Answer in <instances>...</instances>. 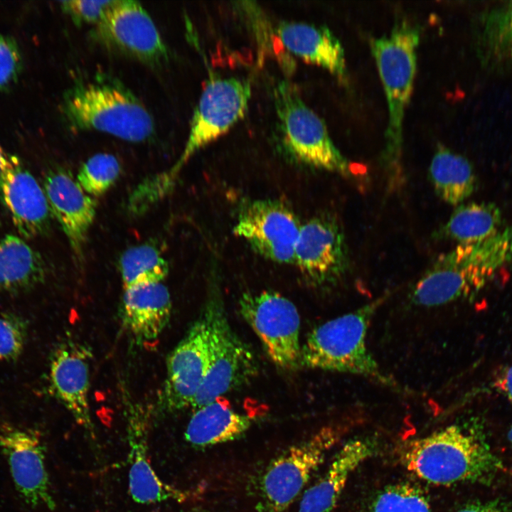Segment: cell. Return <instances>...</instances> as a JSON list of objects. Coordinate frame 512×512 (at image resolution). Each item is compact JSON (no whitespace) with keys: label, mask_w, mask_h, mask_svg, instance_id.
I'll return each mask as SVG.
<instances>
[{"label":"cell","mask_w":512,"mask_h":512,"mask_svg":"<svg viewBox=\"0 0 512 512\" xmlns=\"http://www.w3.org/2000/svg\"><path fill=\"white\" fill-rule=\"evenodd\" d=\"M239 311L276 366L288 370L301 367L300 317L290 300L273 291L245 293Z\"/></svg>","instance_id":"9c48e42d"},{"label":"cell","mask_w":512,"mask_h":512,"mask_svg":"<svg viewBox=\"0 0 512 512\" xmlns=\"http://www.w3.org/2000/svg\"><path fill=\"white\" fill-rule=\"evenodd\" d=\"M39 254L20 238L0 239V292H18L40 283L45 277Z\"/></svg>","instance_id":"cb8c5ba5"},{"label":"cell","mask_w":512,"mask_h":512,"mask_svg":"<svg viewBox=\"0 0 512 512\" xmlns=\"http://www.w3.org/2000/svg\"><path fill=\"white\" fill-rule=\"evenodd\" d=\"M176 178L169 171L146 178L131 193L128 212L132 215H140L147 211L171 192Z\"/></svg>","instance_id":"4dcf8cb0"},{"label":"cell","mask_w":512,"mask_h":512,"mask_svg":"<svg viewBox=\"0 0 512 512\" xmlns=\"http://www.w3.org/2000/svg\"><path fill=\"white\" fill-rule=\"evenodd\" d=\"M275 32L284 47L304 60L327 70L341 80L346 79L344 50L325 25L282 21Z\"/></svg>","instance_id":"d6986e66"},{"label":"cell","mask_w":512,"mask_h":512,"mask_svg":"<svg viewBox=\"0 0 512 512\" xmlns=\"http://www.w3.org/2000/svg\"><path fill=\"white\" fill-rule=\"evenodd\" d=\"M43 189L52 214L63 228L75 255L80 260L87 232L96 214L95 200L63 169L48 172Z\"/></svg>","instance_id":"ac0fdd59"},{"label":"cell","mask_w":512,"mask_h":512,"mask_svg":"<svg viewBox=\"0 0 512 512\" xmlns=\"http://www.w3.org/2000/svg\"><path fill=\"white\" fill-rule=\"evenodd\" d=\"M0 196L24 238L36 237L49 228L52 213L44 189L16 156H8L0 172Z\"/></svg>","instance_id":"2e32d148"},{"label":"cell","mask_w":512,"mask_h":512,"mask_svg":"<svg viewBox=\"0 0 512 512\" xmlns=\"http://www.w3.org/2000/svg\"><path fill=\"white\" fill-rule=\"evenodd\" d=\"M370 512H430L424 494L409 484L389 486L372 503Z\"/></svg>","instance_id":"f546056e"},{"label":"cell","mask_w":512,"mask_h":512,"mask_svg":"<svg viewBox=\"0 0 512 512\" xmlns=\"http://www.w3.org/2000/svg\"><path fill=\"white\" fill-rule=\"evenodd\" d=\"M273 96L276 131L284 149L306 165L348 174L350 165L334 144L325 122L304 102L296 86L279 80Z\"/></svg>","instance_id":"8992f818"},{"label":"cell","mask_w":512,"mask_h":512,"mask_svg":"<svg viewBox=\"0 0 512 512\" xmlns=\"http://www.w3.org/2000/svg\"><path fill=\"white\" fill-rule=\"evenodd\" d=\"M90 352L78 343L65 342L52 353L48 367L51 394L89 432L93 425L89 404Z\"/></svg>","instance_id":"e0dca14e"},{"label":"cell","mask_w":512,"mask_h":512,"mask_svg":"<svg viewBox=\"0 0 512 512\" xmlns=\"http://www.w3.org/2000/svg\"><path fill=\"white\" fill-rule=\"evenodd\" d=\"M401 460L411 473L438 485L489 484L505 470L483 433L464 424L451 425L407 442Z\"/></svg>","instance_id":"6da1fadb"},{"label":"cell","mask_w":512,"mask_h":512,"mask_svg":"<svg viewBox=\"0 0 512 512\" xmlns=\"http://www.w3.org/2000/svg\"><path fill=\"white\" fill-rule=\"evenodd\" d=\"M250 97L249 80L235 77L210 79L195 108L184 149L170 173L176 177L198 150L222 136L242 118Z\"/></svg>","instance_id":"30bf717a"},{"label":"cell","mask_w":512,"mask_h":512,"mask_svg":"<svg viewBox=\"0 0 512 512\" xmlns=\"http://www.w3.org/2000/svg\"><path fill=\"white\" fill-rule=\"evenodd\" d=\"M8 156L9 155L5 153V151H4L3 148L1 147V146L0 144V172L2 169L4 164H5L6 161L8 158Z\"/></svg>","instance_id":"74e56055"},{"label":"cell","mask_w":512,"mask_h":512,"mask_svg":"<svg viewBox=\"0 0 512 512\" xmlns=\"http://www.w3.org/2000/svg\"><path fill=\"white\" fill-rule=\"evenodd\" d=\"M300 227L297 216L284 203L260 199L242 206L233 233L265 258L277 263L294 264Z\"/></svg>","instance_id":"8fae6325"},{"label":"cell","mask_w":512,"mask_h":512,"mask_svg":"<svg viewBox=\"0 0 512 512\" xmlns=\"http://www.w3.org/2000/svg\"><path fill=\"white\" fill-rule=\"evenodd\" d=\"M366 439L348 441L338 451L321 479L303 494L299 512H330L337 503L351 474L374 452Z\"/></svg>","instance_id":"44dd1931"},{"label":"cell","mask_w":512,"mask_h":512,"mask_svg":"<svg viewBox=\"0 0 512 512\" xmlns=\"http://www.w3.org/2000/svg\"><path fill=\"white\" fill-rule=\"evenodd\" d=\"M62 110L75 131L105 132L130 142L149 140L155 132L153 117L142 102L107 76L75 83L64 96Z\"/></svg>","instance_id":"7a4b0ae2"},{"label":"cell","mask_w":512,"mask_h":512,"mask_svg":"<svg viewBox=\"0 0 512 512\" xmlns=\"http://www.w3.org/2000/svg\"><path fill=\"white\" fill-rule=\"evenodd\" d=\"M146 434L144 422L131 418L128 425V462L129 490L132 499L142 504L185 500L186 494L164 482L152 468Z\"/></svg>","instance_id":"7402d4cb"},{"label":"cell","mask_w":512,"mask_h":512,"mask_svg":"<svg viewBox=\"0 0 512 512\" xmlns=\"http://www.w3.org/2000/svg\"><path fill=\"white\" fill-rule=\"evenodd\" d=\"M250 417L215 400L195 410L185 431L186 439L193 446L207 447L233 441L252 425Z\"/></svg>","instance_id":"603a6c76"},{"label":"cell","mask_w":512,"mask_h":512,"mask_svg":"<svg viewBox=\"0 0 512 512\" xmlns=\"http://www.w3.org/2000/svg\"><path fill=\"white\" fill-rule=\"evenodd\" d=\"M119 270L125 288L143 283L162 282L169 265L159 249L145 243L124 251L119 259Z\"/></svg>","instance_id":"83f0119b"},{"label":"cell","mask_w":512,"mask_h":512,"mask_svg":"<svg viewBox=\"0 0 512 512\" xmlns=\"http://www.w3.org/2000/svg\"><path fill=\"white\" fill-rule=\"evenodd\" d=\"M112 1L71 0L62 2L63 10L68 14L75 23L81 25L95 23L103 17Z\"/></svg>","instance_id":"d6a6232c"},{"label":"cell","mask_w":512,"mask_h":512,"mask_svg":"<svg viewBox=\"0 0 512 512\" xmlns=\"http://www.w3.org/2000/svg\"><path fill=\"white\" fill-rule=\"evenodd\" d=\"M110 47L150 65L168 58V50L151 16L137 1L114 0L97 24Z\"/></svg>","instance_id":"4fadbf2b"},{"label":"cell","mask_w":512,"mask_h":512,"mask_svg":"<svg viewBox=\"0 0 512 512\" xmlns=\"http://www.w3.org/2000/svg\"><path fill=\"white\" fill-rule=\"evenodd\" d=\"M122 312L124 325L141 343L155 341L168 324L171 300L162 282H149L125 288Z\"/></svg>","instance_id":"ffe728a7"},{"label":"cell","mask_w":512,"mask_h":512,"mask_svg":"<svg viewBox=\"0 0 512 512\" xmlns=\"http://www.w3.org/2000/svg\"><path fill=\"white\" fill-rule=\"evenodd\" d=\"M501 218V210L493 203L460 204L434 233V237L454 240L459 244L481 242L499 232Z\"/></svg>","instance_id":"d4e9b609"},{"label":"cell","mask_w":512,"mask_h":512,"mask_svg":"<svg viewBox=\"0 0 512 512\" xmlns=\"http://www.w3.org/2000/svg\"><path fill=\"white\" fill-rule=\"evenodd\" d=\"M120 172L121 165L114 156L100 153L82 164L76 180L87 194L99 196L114 183Z\"/></svg>","instance_id":"f1b7e54d"},{"label":"cell","mask_w":512,"mask_h":512,"mask_svg":"<svg viewBox=\"0 0 512 512\" xmlns=\"http://www.w3.org/2000/svg\"><path fill=\"white\" fill-rule=\"evenodd\" d=\"M346 431L341 425L324 427L288 448L270 464L262 481L267 512H288L328 452Z\"/></svg>","instance_id":"ba28073f"},{"label":"cell","mask_w":512,"mask_h":512,"mask_svg":"<svg viewBox=\"0 0 512 512\" xmlns=\"http://www.w3.org/2000/svg\"><path fill=\"white\" fill-rule=\"evenodd\" d=\"M505 240L509 261L512 260V225L501 231Z\"/></svg>","instance_id":"8d00e7d4"},{"label":"cell","mask_w":512,"mask_h":512,"mask_svg":"<svg viewBox=\"0 0 512 512\" xmlns=\"http://www.w3.org/2000/svg\"><path fill=\"white\" fill-rule=\"evenodd\" d=\"M478 36L483 62L491 67L512 66V1L485 11Z\"/></svg>","instance_id":"4316f807"},{"label":"cell","mask_w":512,"mask_h":512,"mask_svg":"<svg viewBox=\"0 0 512 512\" xmlns=\"http://www.w3.org/2000/svg\"><path fill=\"white\" fill-rule=\"evenodd\" d=\"M420 38L419 28L402 20L397 22L388 34L371 41L372 53L387 97L388 122L383 160L391 169L398 166L400 159L404 114L412 92Z\"/></svg>","instance_id":"277c9868"},{"label":"cell","mask_w":512,"mask_h":512,"mask_svg":"<svg viewBox=\"0 0 512 512\" xmlns=\"http://www.w3.org/2000/svg\"><path fill=\"white\" fill-rule=\"evenodd\" d=\"M508 439L509 442L512 444V425L508 432Z\"/></svg>","instance_id":"f35d334b"},{"label":"cell","mask_w":512,"mask_h":512,"mask_svg":"<svg viewBox=\"0 0 512 512\" xmlns=\"http://www.w3.org/2000/svg\"><path fill=\"white\" fill-rule=\"evenodd\" d=\"M21 67V56L16 43L0 34V88L10 85Z\"/></svg>","instance_id":"836d02e7"},{"label":"cell","mask_w":512,"mask_h":512,"mask_svg":"<svg viewBox=\"0 0 512 512\" xmlns=\"http://www.w3.org/2000/svg\"><path fill=\"white\" fill-rule=\"evenodd\" d=\"M208 333V368L191 405L196 410L242 386L257 370L254 354L230 326L222 297L211 285L203 309Z\"/></svg>","instance_id":"5b68a950"},{"label":"cell","mask_w":512,"mask_h":512,"mask_svg":"<svg viewBox=\"0 0 512 512\" xmlns=\"http://www.w3.org/2000/svg\"><path fill=\"white\" fill-rule=\"evenodd\" d=\"M0 449L6 457L15 487L23 500L32 508L53 510L55 503L40 437L33 431L4 427L0 429Z\"/></svg>","instance_id":"5bb4252c"},{"label":"cell","mask_w":512,"mask_h":512,"mask_svg":"<svg viewBox=\"0 0 512 512\" xmlns=\"http://www.w3.org/2000/svg\"><path fill=\"white\" fill-rule=\"evenodd\" d=\"M384 297L314 328L302 345L300 366L362 376L396 388L380 367L367 343L368 327Z\"/></svg>","instance_id":"3957f363"},{"label":"cell","mask_w":512,"mask_h":512,"mask_svg":"<svg viewBox=\"0 0 512 512\" xmlns=\"http://www.w3.org/2000/svg\"><path fill=\"white\" fill-rule=\"evenodd\" d=\"M429 176L436 193L450 205H459L476 187V176L468 159L439 147L429 167Z\"/></svg>","instance_id":"484cf974"},{"label":"cell","mask_w":512,"mask_h":512,"mask_svg":"<svg viewBox=\"0 0 512 512\" xmlns=\"http://www.w3.org/2000/svg\"><path fill=\"white\" fill-rule=\"evenodd\" d=\"M493 386L512 402V364L503 367L496 373Z\"/></svg>","instance_id":"e575fe53"},{"label":"cell","mask_w":512,"mask_h":512,"mask_svg":"<svg viewBox=\"0 0 512 512\" xmlns=\"http://www.w3.org/2000/svg\"><path fill=\"white\" fill-rule=\"evenodd\" d=\"M208 368V333L203 314L167 360L163 402L174 411L191 406Z\"/></svg>","instance_id":"9a60e30c"},{"label":"cell","mask_w":512,"mask_h":512,"mask_svg":"<svg viewBox=\"0 0 512 512\" xmlns=\"http://www.w3.org/2000/svg\"><path fill=\"white\" fill-rule=\"evenodd\" d=\"M26 321L13 313H0V361L11 362L23 353L28 334Z\"/></svg>","instance_id":"1f68e13d"},{"label":"cell","mask_w":512,"mask_h":512,"mask_svg":"<svg viewBox=\"0 0 512 512\" xmlns=\"http://www.w3.org/2000/svg\"><path fill=\"white\" fill-rule=\"evenodd\" d=\"M295 264L316 286L334 284L349 269V253L341 224L330 215L314 217L300 227Z\"/></svg>","instance_id":"7c38bea8"},{"label":"cell","mask_w":512,"mask_h":512,"mask_svg":"<svg viewBox=\"0 0 512 512\" xmlns=\"http://www.w3.org/2000/svg\"><path fill=\"white\" fill-rule=\"evenodd\" d=\"M184 512H201V511H197V510H191V511H184Z\"/></svg>","instance_id":"ab89813d"},{"label":"cell","mask_w":512,"mask_h":512,"mask_svg":"<svg viewBox=\"0 0 512 512\" xmlns=\"http://www.w3.org/2000/svg\"><path fill=\"white\" fill-rule=\"evenodd\" d=\"M479 243L459 244L439 255L408 294L416 306H440L474 295L495 273Z\"/></svg>","instance_id":"52a82bcc"},{"label":"cell","mask_w":512,"mask_h":512,"mask_svg":"<svg viewBox=\"0 0 512 512\" xmlns=\"http://www.w3.org/2000/svg\"><path fill=\"white\" fill-rule=\"evenodd\" d=\"M457 512H512V509L498 501H487L467 504Z\"/></svg>","instance_id":"d590c367"}]
</instances>
